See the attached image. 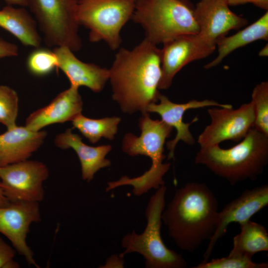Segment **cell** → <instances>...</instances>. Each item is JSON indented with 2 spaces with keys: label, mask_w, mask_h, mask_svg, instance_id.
Returning <instances> with one entry per match:
<instances>
[{
  "label": "cell",
  "mask_w": 268,
  "mask_h": 268,
  "mask_svg": "<svg viewBox=\"0 0 268 268\" xmlns=\"http://www.w3.org/2000/svg\"><path fill=\"white\" fill-rule=\"evenodd\" d=\"M146 39L132 50L120 49L109 69L113 99L130 114L156 103L160 94L161 49Z\"/></svg>",
  "instance_id": "cell-1"
},
{
  "label": "cell",
  "mask_w": 268,
  "mask_h": 268,
  "mask_svg": "<svg viewBox=\"0 0 268 268\" xmlns=\"http://www.w3.org/2000/svg\"><path fill=\"white\" fill-rule=\"evenodd\" d=\"M217 199L204 183L189 182L177 190L161 215L162 222L180 249L192 252L216 230Z\"/></svg>",
  "instance_id": "cell-2"
},
{
  "label": "cell",
  "mask_w": 268,
  "mask_h": 268,
  "mask_svg": "<svg viewBox=\"0 0 268 268\" xmlns=\"http://www.w3.org/2000/svg\"><path fill=\"white\" fill-rule=\"evenodd\" d=\"M195 163L206 166L232 185L254 180L268 163V136L253 127L231 148H222L219 145L201 147Z\"/></svg>",
  "instance_id": "cell-3"
},
{
  "label": "cell",
  "mask_w": 268,
  "mask_h": 268,
  "mask_svg": "<svg viewBox=\"0 0 268 268\" xmlns=\"http://www.w3.org/2000/svg\"><path fill=\"white\" fill-rule=\"evenodd\" d=\"M141 130L138 137L131 134H126L123 140V150L130 156L145 155L151 160L149 169L142 175L134 178L127 176L107 183L105 191H112L118 187L129 185L133 187L134 195L140 196L152 189H157L164 185L163 177L169 169V163H163L166 156L164 145L173 130L163 121L152 120L147 113L139 119Z\"/></svg>",
  "instance_id": "cell-4"
},
{
  "label": "cell",
  "mask_w": 268,
  "mask_h": 268,
  "mask_svg": "<svg viewBox=\"0 0 268 268\" xmlns=\"http://www.w3.org/2000/svg\"><path fill=\"white\" fill-rule=\"evenodd\" d=\"M165 185L156 189L147 204L145 215L147 221L144 231L134 230L126 234L121 241L125 249L119 255L124 258L129 253H137L145 260L146 268H184L187 262L182 255L167 247L161 236V215L165 207Z\"/></svg>",
  "instance_id": "cell-5"
},
{
  "label": "cell",
  "mask_w": 268,
  "mask_h": 268,
  "mask_svg": "<svg viewBox=\"0 0 268 268\" xmlns=\"http://www.w3.org/2000/svg\"><path fill=\"white\" fill-rule=\"evenodd\" d=\"M131 19L143 27L145 39L155 45L199 33L194 9L187 0H136Z\"/></svg>",
  "instance_id": "cell-6"
},
{
  "label": "cell",
  "mask_w": 268,
  "mask_h": 268,
  "mask_svg": "<svg viewBox=\"0 0 268 268\" xmlns=\"http://www.w3.org/2000/svg\"><path fill=\"white\" fill-rule=\"evenodd\" d=\"M136 1L77 0V22L89 30L90 42L103 40L111 50H117L122 42L120 31L132 18Z\"/></svg>",
  "instance_id": "cell-7"
},
{
  "label": "cell",
  "mask_w": 268,
  "mask_h": 268,
  "mask_svg": "<svg viewBox=\"0 0 268 268\" xmlns=\"http://www.w3.org/2000/svg\"><path fill=\"white\" fill-rule=\"evenodd\" d=\"M27 2L48 46H65L73 52L80 49L77 0H27Z\"/></svg>",
  "instance_id": "cell-8"
},
{
  "label": "cell",
  "mask_w": 268,
  "mask_h": 268,
  "mask_svg": "<svg viewBox=\"0 0 268 268\" xmlns=\"http://www.w3.org/2000/svg\"><path fill=\"white\" fill-rule=\"evenodd\" d=\"M49 170L43 163L25 160L0 166V188L10 202L42 201Z\"/></svg>",
  "instance_id": "cell-9"
},
{
  "label": "cell",
  "mask_w": 268,
  "mask_h": 268,
  "mask_svg": "<svg viewBox=\"0 0 268 268\" xmlns=\"http://www.w3.org/2000/svg\"><path fill=\"white\" fill-rule=\"evenodd\" d=\"M232 108L208 109L210 123L198 136L197 142L201 147L219 145L225 140L239 141L254 127L255 115L251 101L237 109Z\"/></svg>",
  "instance_id": "cell-10"
},
{
  "label": "cell",
  "mask_w": 268,
  "mask_h": 268,
  "mask_svg": "<svg viewBox=\"0 0 268 268\" xmlns=\"http://www.w3.org/2000/svg\"><path fill=\"white\" fill-rule=\"evenodd\" d=\"M161 49V77L159 89H168L175 75L189 63L206 58L216 44L199 34L181 35L167 41Z\"/></svg>",
  "instance_id": "cell-11"
},
{
  "label": "cell",
  "mask_w": 268,
  "mask_h": 268,
  "mask_svg": "<svg viewBox=\"0 0 268 268\" xmlns=\"http://www.w3.org/2000/svg\"><path fill=\"white\" fill-rule=\"evenodd\" d=\"M41 220L39 202L20 201L10 202L0 206V233L6 237L12 247L23 256L29 265L39 268L26 238L33 223Z\"/></svg>",
  "instance_id": "cell-12"
},
{
  "label": "cell",
  "mask_w": 268,
  "mask_h": 268,
  "mask_svg": "<svg viewBox=\"0 0 268 268\" xmlns=\"http://www.w3.org/2000/svg\"><path fill=\"white\" fill-rule=\"evenodd\" d=\"M159 102L153 103L148 105L146 112L156 113L159 114L161 120L169 126L175 128L177 131L175 138L167 143L169 150L168 159L174 158L175 149L177 144L182 140L189 145H193L196 140L191 133L189 127L196 122L199 119L196 117L191 122L185 123L183 121V116L186 111L192 109H198L206 107H219L232 108L228 104H222L212 100H192L185 103H176L170 101L167 97L160 94L158 97Z\"/></svg>",
  "instance_id": "cell-13"
},
{
  "label": "cell",
  "mask_w": 268,
  "mask_h": 268,
  "mask_svg": "<svg viewBox=\"0 0 268 268\" xmlns=\"http://www.w3.org/2000/svg\"><path fill=\"white\" fill-rule=\"evenodd\" d=\"M268 205V184L246 190L227 203L221 211H219L217 227L209 240L202 262L208 261L214 246L225 234L230 224L234 222L241 225L250 220L254 215Z\"/></svg>",
  "instance_id": "cell-14"
},
{
  "label": "cell",
  "mask_w": 268,
  "mask_h": 268,
  "mask_svg": "<svg viewBox=\"0 0 268 268\" xmlns=\"http://www.w3.org/2000/svg\"><path fill=\"white\" fill-rule=\"evenodd\" d=\"M200 35L216 44L232 30L248 24L247 20L232 11L224 0H200L194 8Z\"/></svg>",
  "instance_id": "cell-15"
},
{
  "label": "cell",
  "mask_w": 268,
  "mask_h": 268,
  "mask_svg": "<svg viewBox=\"0 0 268 268\" xmlns=\"http://www.w3.org/2000/svg\"><path fill=\"white\" fill-rule=\"evenodd\" d=\"M83 102L78 88L72 86L60 93L48 105L31 113L25 127L35 132L52 124L72 121L81 113Z\"/></svg>",
  "instance_id": "cell-16"
},
{
  "label": "cell",
  "mask_w": 268,
  "mask_h": 268,
  "mask_svg": "<svg viewBox=\"0 0 268 268\" xmlns=\"http://www.w3.org/2000/svg\"><path fill=\"white\" fill-rule=\"evenodd\" d=\"M53 51L57 58L58 68L66 75L71 86H85L94 92L102 90L109 79L108 69L82 62L67 47H56Z\"/></svg>",
  "instance_id": "cell-17"
},
{
  "label": "cell",
  "mask_w": 268,
  "mask_h": 268,
  "mask_svg": "<svg viewBox=\"0 0 268 268\" xmlns=\"http://www.w3.org/2000/svg\"><path fill=\"white\" fill-rule=\"evenodd\" d=\"M46 135L45 131L17 126L0 134V166L27 160L41 146Z\"/></svg>",
  "instance_id": "cell-18"
},
{
  "label": "cell",
  "mask_w": 268,
  "mask_h": 268,
  "mask_svg": "<svg viewBox=\"0 0 268 268\" xmlns=\"http://www.w3.org/2000/svg\"><path fill=\"white\" fill-rule=\"evenodd\" d=\"M55 145L62 149H73L78 156L81 164V176L83 180L89 182L100 169L111 166V161L105 158L111 151L110 145L91 146L85 144L82 138L73 133L71 129L58 134L55 139Z\"/></svg>",
  "instance_id": "cell-19"
},
{
  "label": "cell",
  "mask_w": 268,
  "mask_h": 268,
  "mask_svg": "<svg viewBox=\"0 0 268 268\" xmlns=\"http://www.w3.org/2000/svg\"><path fill=\"white\" fill-rule=\"evenodd\" d=\"M0 27L9 32L25 46L41 45L36 21L24 8L7 5L0 10Z\"/></svg>",
  "instance_id": "cell-20"
},
{
  "label": "cell",
  "mask_w": 268,
  "mask_h": 268,
  "mask_svg": "<svg viewBox=\"0 0 268 268\" xmlns=\"http://www.w3.org/2000/svg\"><path fill=\"white\" fill-rule=\"evenodd\" d=\"M268 39V11L250 25L236 34L218 39L216 42L218 54L211 62L204 66L208 69L219 64L229 54L238 48L258 40Z\"/></svg>",
  "instance_id": "cell-21"
},
{
  "label": "cell",
  "mask_w": 268,
  "mask_h": 268,
  "mask_svg": "<svg viewBox=\"0 0 268 268\" xmlns=\"http://www.w3.org/2000/svg\"><path fill=\"white\" fill-rule=\"evenodd\" d=\"M240 226L241 231L233 238L230 254L252 259L258 252L268 251V233L263 225L250 220Z\"/></svg>",
  "instance_id": "cell-22"
},
{
  "label": "cell",
  "mask_w": 268,
  "mask_h": 268,
  "mask_svg": "<svg viewBox=\"0 0 268 268\" xmlns=\"http://www.w3.org/2000/svg\"><path fill=\"white\" fill-rule=\"evenodd\" d=\"M121 119L117 117L93 119L83 116L81 113L71 122L74 128L91 143L97 142L102 137L112 140L118 131Z\"/></svg>",
  "instance_id": "cell-23"
},
{
  "label": "cell",
  "mask_w": 268,
  "mask_h": 268,
  "mask_svg": "<svg viewBox=\"0 0 268 268\" xmlns=\"http://www.w3.org/2000/svg\"><path fill=\"white\" fill-rule=\"evenodd\" d=\"M26 66L28 71L36 76L50 74L58 68V60L53 50L44 47H37L28 55Z\"/></svg>",
  "instance_id": "cell-24"
},
{
  "label": "cell",
  "mask_w": 268,
  "mask_h": 268,
  "mask_svg": "<svg viewBox=\"0 0 268 268\" xmlns=\"http://www.w3.org/2000/svg\"><path fill=\"white\" fill-rule=\"evenodd\" d=\"M251 97L255 115L254 128L268 136V82L256 85Z\"/></svg>",
  "instance_id": "cell-25"
},
{
  "label": "cell",
  "mask_w": 268,
  "mask_h": 268,
  "mask_svg": "<svg viewBox=\"0 0 268 268\" xmlns=\"http://www.w3.org/2000/svg\"><path fill=\"white\" fill-rule=\"evenodd\" d=\"M18 100L14 90L8 86L0 85V123L7 130L16 126Z\"/></svg>",
  "instance_id": "cell-26"
},
{
  "label": "cell",
  "mask_w": 268,
  "mask_h": 268,
  "mask_svg": "<svg viewBox=\"0 0 268 268\" xmlns=\"http://www.w3.org/2000/svg\"><path fill=\"white\" fill-rule=\"evenodd\" d=\"M193 268H267V263H257L251 258L229 254L228 256L201 262Z\"/></svg>",
  "instance_id": "cell-27"
},
{
  "label": "cell",
  "mask_w": 268,
  "mask_h": 268,
  "mask_svg": "<svg viewBox=\"0 0 268 268\" xmlns=\"http://www.w3.org/2000/svg\"><path fill=\"white\" fill-rule=\"evenodd\" d=\"M16 251L0 237V268H17L19 264L13 260Z\"/></svg>",
  "instance_id": "cell-28"
},
{
  "label": "cell",
  "mask_w": 268,
  "mask_h": 268,
  "mask_svg": "<svg viewBox=\"0 0 268 268\" xmlns=\"http://www.w3.org/2000/svg\"><path fill=\"white\" fill-rule=\"evenodd\" d=\"M17 45L9 42L0 37V59L14 57L18 55Z\"/></svg>",
  "instance_id": "cell-29"
},
{
  "label": "cell",
  "mask_w": 268,
  "mask_h": 268,
  "mask_svg": "<svg viewBox=\"0 0 268 268\" xmlns=\"http://www.w3.org/2000/svg\"><path fill=\"white\" fill-rule=\"evenodd\" d=\"M229 6H236L247 3H252L255 6L268 10V0H224Z\"/></svg>",
  "instance_id": "cell-30"
},
{
  "label": "cell",
  "mask_w": 268,
  "mask_h": 268,
  "mask_svg": "<svg viewBox=\"0 0 268 268\" xmlns=\"http://www.w3.org/2000/svg\"><path fill=\"white\" fill-rule=\"evenodd\" d=\"M7 5H18L22 6H27V0H4Z\"/></svg>",
  "instance_id": "cell-31"
},
{
  "label": "cell",
  "mask_w": 268,
  "mask_h": 268,
  "mask_svg": "<svg viewBox=\"0 0 268 268\" xmlns=\"http://www.w3.org/2000/svg\"><path fill=\"white\" fill-rule=\"evenodd\" d=\"M10 202L4 196L0 188V206L7 205Z\"/></svg>",
  "instance_id": "cell-32"
},
{
  "label": "cell",
  "mask_w": 268,
  "mask_h": 268,
  "mask_svg": "<svg viewBox=\"0 0 268 268\" xmlns=\"http://www.w3.org/2000/svg\"><path fill=\"white\" fill-rule=\"evenodd\" d=\"M259 55L261 57H266L268 55V46L267 44L259 53Z\"/></svg>",
  "instance_id": "cell-33"
}]
</instances>
